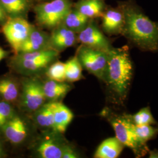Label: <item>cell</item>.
I'll use <instances>...</instances> for the list:
<instances>
[{
    "mask_svg": "<svg viewBox=\"0 0 158 158\" xmlns=\"http://www.w3.org/2000/svg\"><path fill=\"white\" fill-rule=\"evenodd\" d=\"M124 18L122 34L131 45L142 51H158V23L143 12L133 0L118 5Z\"/></svg>",
    "mask_w": 158,
    "mask_h": 158,
    "instance_id": "obj_1",
    "label": "cell"
},
{
    "mask_svg": "<svg viewBox=\"0 0 158 158\" xmlns=\"http://www.w3.org/2000/svg\"><path fill=\"white\" fill-rule=\"evenodd\" d=\"M133 76V65L128 48H113L108 52L107 69L104 83L114 102L124 104Z\"/></svg>",
    "mask_w": 158,
    "mask_h": 158,
    "instance_id": "obj_2",
    "label": "cell"
},
{
    "mask_svg": "<svg viewBox=\"0 0 158 158\" xmlns=\"http://www.w3.org/2000/svg\"><path fill=\"white\" fill-rule=\"evenodd\" d=\"M59 52L53 49L18 53L9 60L12 72L23 76H34L45 71L56 59Z\"/></svg>",
    "mask_w": 158,
    "mask_h": 158,
    "instance_id": "obj_3",
    "label": "cell"
},
{
    "mask_svg": "<svg viewBox=\"0 0 158 158\" xmlns=\"http://www.w3.org/2000/svg\"><path fill=\"white\" fill-rule=\"evenodd\" d=\"M102 115L112 126L115 137L125 147L130 148L136 158L143 157L148 153L149 149L147 143L142 142L136 135L132 124L125 117L124 113L118 114L106 108Z\"/></svg>",
    "mask_w": 158,
    "mask_h": 158,
    "instance_id": "obj_4",
    "label": "cell"
},
{
    "mask_svg": "<svg viewBox=\"0 0 158 158\" xmlns=\"http://www.w3.org/2000/svg\"><path fill=\"white\" fill-rule=\"evenodd\" d=\"M76 56L82 68L104 82L107 69L108 52L82 45L79 48Z\"/></svg>",
    "mask_w": 158,
    "mask_h": 158,
    "instance_id": "obj_5",
    "label": "cell"
},
{
    "mask_svg": "<svg viewBox=\"0 0 158 158\" xmlns=\"http://www.w3.org/2000/svg\"><path fill=\"white\" fill-rule=\"evenodd\" d=\"M71 10L69 0H53L35 8L38 22L46 27H54L63 22Z\"/></svg>",
    "mask_w": 158,
    "mask_h": 158,
    "instance_id": "obj_6",
    "label": "cell"
},
{
    "mask_svg": "<svg viewBox=\"0 0 158 158\" xmlns=\"http://www.w3.org/2000/svg\"><path fill=\"white\" fill-rule=\"evenodd\" d=\"M21 90L18 104L23 110L34 113L45 103L42 83L35 78H27L21 82Z\"/></svg>",
    "mask_w": 158,
    "mask_h": 158,
    "instance_id": "obj_7",
    "label": "cell"
},
{
    "mask_svg": "<svg viewBox=\"0 0 158 158\" xmlns=\"http://www.w3.org/2000/svg\"><path fill=\"white\" fill-rule=\"evenodd\" d=\"M32 28V26L26 19L18 17L8 19L4 24L2 33L15 54L19 52Z\"/></svg>",
    "mask_w": 158,
    "mask_h": 158,
    "instance_id": "obj_8",
    "label": "cell"
},
{
    "mask_svg": "<svg viewBox=\"0 0 158 158\" xmlns=\"http://www.w3.org/2000/svg\"><path fill=\"white\" fill-rule=\"evenodd\" d=\"M77 39L83 45L108 52L113 47L95 23L89 22L79 33Z\"/></svg>",
    "mask_w": 158,
    "mask_h": 158,
    "instance_id": "obj_9",
    "label": "cell"
},
{
    "mask_svg": "<svg viewBox=\"0 0 158 158\" xmlns=\"http://www.w3.org/2000/svg\"><path fill=\"white\" fill-rule=\"evenodd\" d=\"M28 133V127L25 121L16 113L4 125L0 135L6 141L17 145L25 141Z\"/></svg>",
    "mask_w": 158,
    "mask_h": 158,
    "instance_id": "obj_10",
    "label": "cell"
},
{
    "mask_svg": "<svg viewBox=\"0 0 158 158\" xmlns=\"http://www.w3.org/2000/svg\"><path fill=\"white\" fill-rule=\"evenodd\" d=\"M21 85L15 76L6 74L0 76V100L12 105L18 104Z\"/></svg>",
    "mask_w": 158,
    "mask_h": 158,
    "instance_id": "obj_11",
    "label": "cell"
},
{
    "mask_svg": "<svg viewBox=\"0 0 158 158\" xmlns=\"http://www.w3.org/2000/svg\"><path fill=\"white\" fill-rule=\"evenodd\" d=\"M66 145L55 136H46L36 146V152L40 158H62Z\"/></svg>",
    "mask_w": 158,
    "mask_h": 158,
    "instance_id": "obj_12",
    "label": "cell"
},
{
    "mask_svg": "<svg viewBox=\"0 0 158 158\" xmlns=\"http://www.w3.org/2000/svg\"><path fill=\"white\" fill-rule=\"evenodd\" d=\"M102 26L104 31L109 35L122 34L124 27V15L119 7L110 8L102 15Z\"/></svg>",
    "mask_w": 158,
    "mask_h": 158,
    "instance_id": "obj_13",
    "label": "cell"
},
{
    "mask_svg": "<svg viewBox=\"0 0 158 158\" xmlns=\"http://www.w3.org/2000/svg\"><path fill=\"white\" fill-rule=\"evenodd\" d=\"M76 32L65 26L55 29L49 37L51 49L58 52L73 45L76 41Z\"/></svg>",
    "mask_w": 158,
    "mask_h": 158,
    "instance_id": "obj_14",
    "label": "cell"
},
{
    "mask_svg": "<svg viewBox=\"0 0 158 158\" xmlns=\"http://www.w3.org/2000/svg\"><path fill=\"white\" fill-rule=\"evenodd\" d=\"M47 49H51L49 37L45 32L33 28L18 53L32 52Z\"/></svg>",
    "mask_w": 158,
    "mask_h": 158,
    "instance_id": "obj_15",
    "label": "cell"
},
{
    "mask_svg": "<svg viewBox=\"0 0 158 158\" xmlns=\"http://www.w3.org/2000/svg\"><path fill=\"white\" fill-rule=\"evenodd\" d=\"M53 112L54 131L57 133L63 134L73 119V114L60 102H55Z\"/></svg>",
    "mask_w": 158,
    "mask_h": 158,
    "instance_id": "obj_16",
    "label": "cell"
},
{
    "mask_svg": "<svg viewBox=\"0 0 158 158\" xmlns=\"http://www.w3.org/2000/svg\"><path fill=\"white\" fill-rule=\"evenodd\" d=\"M46 99L49 102H59L71 90L70 85L49 79L42 83Z\"/></svg>",
    "mask_w": 158,
    "mask_h": 158,
    "instance_id": "obj_17",
    "label": "cell"
},
{
    "mask_svg": "<svg viewBox=\"0 0 158 158\" xmlns=\"http://www.w3.org/2000/svg\"><path fill=\"white\" fill-rule=\"evenodd\" d=\"M125 146L115 136L106 139L98 146L94 153L96 158H116L123 152Z\"/></svg>",
    "mask_w": 158,
    "mask_h": 158,
    "instance_id": "obj_18",
    "label": "cell"
},
{
    "mask_svg": "<svg viewBox=\"0 0 158 158\" xmlns=\"http://www.w3.org/2000/svg\"><path fill=\"white\" fill-rule=\"evenodd\" d=\"M54 103L55 102L45 103L34 112V119L41 128L54 131Z\"/></svg>",
    "mask_w": 158,
    "mask_h": 158,
    "instance_id": "obj_19",
    "label": "cell"
},
{
    "mask_svg": "<svg viewBox=\"0 0 158 158\" xmlns=\"http://www.w3.org/2000/svg\"><path fill=\"white\" fill-rule=\"evenodd\" d=\"M76 10L89 19L94 18L102 16L105 4L102 0H82L77 4Z\"/></svg>",
    "mask_w": 158,
    "mask_h": 158,
    "instance_id": "obj_20",
    "label": "cell"
},
{
    "mask_svg": "<svg viewBox=\"0 0 158 158\" xmlns=\"http://www.w3.org/2000/svg\"><path fill=\"white\" fill-rule=\"evenodd\" d=\"M63 21L66 27L74 32L79 33L87 26L89 22V18L75 10H70Z\"/></svg>",
    "mask_w": 158,
    "mask_h": 158,
    "instance_id": "obj_21",
    "label": "cell"
},
{
    "mask_svg": "<svg viewBox=\"0 0 158 158\" xmlns=\"http://www.w3.org/2000/svg\"><path fill=\"white\" fill-rule=\"evenodd\" d=\"M125 117L131 123L135 125H158L156 121L153 117L149 106L142 108L138 112L134 114L124 113Z\"/></svg>",
    "mask_w": 158,
    "mask_h": 158,
    "instance_id": "obj_22",
    "label": "cell"
},
{
    "mask_svg": "<svg viewBox=\"0 0 158 158\" xmlns=\"http://www.w3.org/2000/svg\"><path fill=\"white\" fill-rule=\"evenodd\" d=\"M82 66L77 56L72 57L65 63L66 81L76 82L83 78Z\"/></svg>",
    "mask_w": 158,
    "mask_h": 158,
    "instance_id": "obj_23",
    "label": "cell"
},
{
    "mask_svg": "<svg viewBox=\"0 0 158 158\" xmlns=\"http://www.w3.org/2000/svg\"><path fill=\"white\" fill-rule=\"evenodd\" d=\"M132 128L137 137L145 143L155 138L158 134V126L155 127L153 125L137 126L132 124Z\"/></svg>",
    "mask_w": 158,
    "mask_h": 158,
    "instance_id": "obj_24",
    "label": "cell"
},
{
    "mask_svg": "<svg viewBox=\"0 0 158 158\" xmlns=\"http://www.w3.org/2000/svg\"><path fill=\"white\" fill-rule=\"evenodd\" d=\"M46 75L48 79L58 82L66 81L65 63L60 61L52 63L46 70Z\"/></svg>",
    "mask_w": 158,
    "mask_h": 158,
    "instance_id": "obj_25",
    "label": "cell"
},
{
    "mask_svg": "<svg viewBox=\"0 0 158 158\" xmlns=\"http://www.w3.org/2000/svg\"><path fill=\"white\" fill-rule=\"evenodd\" d=\"M0 4L5 11L11 14L22 13L28 6L27 0H0Z\"/></svg>",
    "mask_w": 158,
    "mask_h": 158,
    "instance_id": "obj_26",
    "label": "cell"
},
{
    "mask_svg": "<svg viewBox=\"0 0 158 158\" xmlns=\"http://www.w3.org/2000/svg\"><path fill=\"white\" fill-rule=\"evenodd\" d=\"M16 113L14 105L0 100V134L4 125Z\"/></svg>",
    "mask_w": 158,
    "mask_h": 158,
    "instance_id": "obj_27",
    "label": "cell"
},
{
    "mask_svg": "<svg viewBox=\"0 0 158 158\" xmlns=\"http://www.w3.org/2000/svg\"><path fill=\"white\" fill-rule=\"evenodd\" d=\"M79 158L78 154L74 150L73 148L66 145L63 152L62 158Z\"/></svg>",
    "mask_w": 158,
    "mask_h": 158,
    "instance_id": "obj_28",
    "label": "cell"
},
{
    "mask_svg": "<svg viewBox=\"0 0 158 158\" xmlns=\"http://www.w3.org/2000/svg\"><path fill=\"white\" fill-rule=\"evenodd\" d=\"M8 55V52L7 51H5L3 48H2L0 46V62L4 59L6 58Z\"/></svg>",
    "mask_w": 158,
    "mask_h": 158,
    "instance_id": "obj_29",
    "label": "cell"
},
{
    "mask_svg": "<svg viewBox=\"0 0 158 158\" xmlns=\"http://www.w3.org/2000/svg\"><path fill=\"white\" fill-rule=\"evenodd\" d=\"M6 19V11L0 4V22H2Z\"/></svg>",
    "mask_w": 158,
    "mask_h": 158,
    "instance_id": "obj_30",
    "label": "cell"
},
{
    "mask_svg": "<svg viewBox=\"0 0 158 158\" xmlns=\"http://www.w3.org/2000/svg\"><path fill=\"white\" fill-rule=\"evenodd\" d=\"M149 158H158V150H153L149 151Z\"/></svg>",
    "mask_w": 158,
    "mask_h": 158,
    "instance_id": "obj_31",
    "label": "cell"
}]
</instances>
